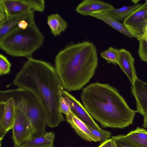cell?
<instances>
[{"instance_id":"603a6c76","label":"cell","mask_w":147,"mask_h":147,"mask_svg":"<svg viewBox=\"0 0 147 147\" xmlns=\"http://www.w3.org/2000/svg\"><path fill=\"white\" fill-rule=\"evenodd\" d=\"M87 125L92 134L98 138L100 142L101 143L109 139L111 137L112 133L110 132L102 129L101 130L96 129Z\"/></svg>"},{"instance_id":"7402d4cb","label":"cell","mask_w":147,"mask_h":147,"mask_svg":"<svg viewBox=\"0 0 147 147\" xmlns=\"http://www.w3.org/2000/svg\"><path fill=\"white\" fill-rule=\"evenodd\" d=\"M30 9L34 11L43 12L45 8V2L43 0H22Z\"/></svg>"},{"instance_id":"9c48e42d","label":"cell","mask_w":147,"mask_h":147,"mask_svg":"<svg viewBox=\"0 0 147 147\" xmlns=\"http://www.w3.org/2000/svg\"><path fill=\"white\" fill-rule=\"evenodd\" d=\"M61 95L69 103L73 113L79 118L93 129L97 130L102 129L94 121L85 107L63 88L61 90Z\"/></svg>"},{"instance_id":"8fae6325","label":"cell","mask_w":147,"mask_h":147,"mask_svg":"<svg viewBox=\"0 0 147 147\" xmlns=\"http://www.w3.org/2000/svg\"><path fill=\"white\" fill-rule=\"evenodd\" d=\"M131 92L136 100L137 113L147 115V83L138 78L132 85Z\"/></svg>"},{"instance_id":"30bf717a","label":"cell","mask_w":147,"mask_h":147,"mask_svg":"<svg viewBox=\"0 0 147 147\" xmlns=\"http://www.w3.org/2000/svg\"><path fill=\"white\" fill-rule=\"evenodd\" d=\"M114 8L111 4L100 0H84L81 2L76 9L80 14L90 16L94 13L109 12Z\"/></svg>"},{"instance_id":"5bb4252c","label":"cell","mask_w":147,"mask_h":147,"mask_svg":"<svg viewBox=\"0 0 147 147\" xmlns=\"http://www.w3.org/2000/svg\"><path fill=\"white\" fill-rule=\"evenodd\" d=\"M24 20H26L30 23L34 22V11L31 10L15 16L6 20L4 22L0 24V39L18 27V23Z\"/></svg>"},{"instance_id":"4316f807","label":"cell","mask_w":147,"mask_h":147,"mask_svg":"<svg viewBox=\"0 0 147 147\" xmlns=\"http://www.w3.org/2000/svg\"><path fill=\"white\" fill-rule=\"evenodd\" d=\"M137 40L139 41V44L147 47V25L146 26L142 36Z\"/></svg>"},{"instance_id":"83f0119b","label":"cell","mask_w":147,"mask_h":147,"mask_svg":"<svg viewBox=\"0 0 147 147\" xmlns=\"http://www.w3.org/2000/svg\"><path fill=\"white\" fill-rule=\"evenodd\" d=\"M98 147H115L112 138L109 139L101 143Z\"/></svg>"},{"instance_id":"44dd1931","label":"cell","mask_w":147,"mask_h":147,"mask_svg":"<svg viewBox=\"0 0 147 147\" xmlns=\"http://www.w3.org/2000/svg\"><path fill=\"white\" fill-rule=\"evenodd\" d=\"M119 51V49L110 47L107 50L101 52L100 55L107 61V63L116 65L118 64Z\"/></svg>"},{"instance_id":"3957f363","label":"cell","mask_w":147,"mask_h":147,"mask_svg":"<svg viewBox=\"0 0 147 147\" xmlns=\"http://www.w3.org/2000/svg\"><path fill=\"white\" fill-rule=\"evenodd\" d=\"M55 65L63 88L80 90L95 74L98 65L97 49L89 41L68 44L56 55Z\"/></svg>"},{"instance_id":"7a4b0ae2","label":"cell","mask_w":147,"mask_h":147,"mask_svg":"<svg viewBox=\"0 0 147 147\" xmlns=\"http://www.w3.org/2000/svg\"><path fill=\"white\" fill-rule=\"evenodd\" d=\"M81 98L91 117L104 127L124 129L132 124L137 113L116 89L108 84L89 85L82 90Z\"/></svg>"},{"instance_id":"4dcf8cb0","label":"cell","mask_w":147,"mask_h":147,"mask_svg":"<svg viewBox=\"0 0 147 147\" xmlns=\"http://www.w3.org/2000/svg\"><path fill=\"white\" fill-rule=\"evenodd\" d=\"M144 116L143 123L142 127L144 128H147V115H145Z\"/></svg>"},{"instance_id":"8992f818","label":"cell","mask_w":147,"mask_h":147,"mask_svg":"<svg viewBox=\"0 0 147 147\" xmlns=\"http://www.w3.org/2000/svg\"><path fill=\"white\" fill-rule=\"evenodd\" d=\"M12 129L14 147H18L23 142L33 138L34 134L28 119L22 111L17 108Z\"/></svg>"},{"instance_id":"6da1fadb","label":"cell","mask_w":147,"mask_h":147,"mask_svg":"<svg viewBox=\"0 0 147 147\" xmlns=\"http://www.w3.org/2000/svg\"><path fill=\"white\" fill-rule=\"evenodd\" d=\"M13 84L35 95L44 110L48 126L55 127L66 120L59 109L61 90L63 88L55 67L51 63L32 57L28 59Z\"/></svg>"},{"instance_id":"f546056e","label":"cell","mask_w":147,"mask_h":147,"mask_svg":"<svg viewBox=\"0 0 147 147\" xmlns=\"http://www.w3.org/2000/svg\"><path fill=\"white\" fill-rule=\"evenodd\" d=\"M26 20H22L18 23V27L22 29H25L31 23Z\"/></svg>"},{"instance_id":"277c9868","label":"cell","mask_w":147,"mask_h":147,"mask_svg":"<svg viewBox=\"0 0 147 147\" xmlns=\"http://www.w3.org/2000/svg\"><path fill=\"white\" fill-rule=\"evenodd\" d=\"M44 36L35 22L25 29L17 27L0 39V48L14 57H32L34 52L42 45Z\"/></svg>"},{"instance_id":"ac0fdd59","label":"cell","mask_w":147,"mask_h":147,"mask_svg":"<svg viewBox=\"0 0 147 147\" xmlns=\"http://www.w3.org/2000/svg\"><path fill=\"white\" fill-rule=\"evenodd\" d=\"M125 138L138 147H147V131L139 127L126 135Z\"/></svg>"},{"instance_id":"d6986e66","label":"cell","mask_w":147,"mask_h":147,"mask_svg":"<svg viewBox=\"0 0 147 147\" xmlns=\"http://www.w3.org/2000/svg\"><path fill=\"white\" fill-rule=\"evenodd\" d=\"M47 20L51 32L54 36L60 35L67 28V22L58 14H53L49 16Z\"/></svg>"},{"instance_id":"484cf974","label":"cell","mask_w":147,"mask_h":147,"mask_svg":"<svg viewBox=\"0 0 147 147\" xmlns=\"http://www.w3.org/2000/svg\"><path fill=\"white\" fill-rule=\"evenodd\" d=\"M59 109L60 112L66 116L72 112L69 103L62 96L60 100Z\"/></svg>"},{"instance_id":"1f68e13d","label":"cell","mask_w":147,"mask_h":147,"mask_svg":"<svg viewBox=\"0 0 147 147\" xmlns=\"http://www.w3.org/2000/svg\"><path fill=\"white\" fill-rule=\"evenodd\" d=\"M22 147V146H19L18 147Z\"/></svg>"},{"instance_id":"e0dca14e","label":"cell","mask_w":147,"mask_h":147,"mask_svg":"<svg viewBox=\"0 0 147 147\" xmlns=\"http://www.w3.org/2000/svg\"><path fill=\"white\" fill-rule=\"evenodd\" d=\"M55 138L54 133L47 132L42 136L23 142L19 146L23 147H54Z\"/></svg>"},{"instance_id":"4fadbf2b","label":"cell","mask_w":147,"mask_h":147,"mask_svg":"<svg viewBox=\"0 0 147 147\" xmlns=\"http://www.w3.org/2000/svg\"><path fill=\"white\" fill-rule=\"evenodd\" d=\"M66 118L67 121L81 138L89 142L100 141L98 138L92 134L88 128L87 125L72 112L66 116Z\"/></svg>"},{"instance_id":"52a82bcc","label":"cell","mask_w":147,"mask_h":147,"mask_svg":"<svg viewBox=\"0 0 147 147\" xmlns=\"http://www.w3.org/2000/svg\"><path fill=\"white\" fill-rule=\"evenodd\" d=\"M123 24L137 39L141 37L147 25V0L127 17Z\"/></svg>"},{"instance_id":"9a60e30c","label":"cell","mask_w":147,"mask_h":147,"mask_svg":"<svg viewBox=\"0 0 147 147\" xmlns=\"http://www.w3.org/2000/svg\"><path fill=\"white\" fill-rule=\"evenodd\" d=\"M8 20L31 10L22 0H0Z\"/></svg>"},{"instance_id":"ffe728a7","label":"cell","mask_w":147,"mask_h":147,"mask_svg":"<svg viewBox=\"0 0 147 147\" xmlns=\"http://www.w3.org/2000/svg\"><path fill=\"white\" fill-rule=\"evenodd\" d=\"M142 4L138 3L129 6H124L119 8H113L109 12L110 15L113 18L119 22L124 21L134 11Z\"/></svg>"},{"instance_id":"7c38bea8","label":"cell","mask_w":147,"mask_h":147,"mask_svg":"<svg viewBox=\"0 0 147 147\" xmlns=\"http://www.w3.org/2000/svg\"><path fill=\"white\" fill-rule=\"evenodd\" d=\"M134 59L129 52L125 49H119L118 64L127 77L132 85L138 79L134 65Z\"/></svg>"},{"instance_id":"2e32d148","label":"cell","mask_w":147,"mask_h":147,"mask_svg":"<svg viewBox=\"0 0 147 147\" xmlns=\"http://www.w3.org/2000/svg\"><path fill=\"white\" fill-rule=\"evenodd\" d=\"M92 16L100 20L130 38L137 37L131 34L123 24L116 20L109 14V12H102L93 13Z\"/></svg>"},{"instance_id":"5b68a950","label":"cell","mask_w":147,"mask_h":147,"mask_svg":"<svg viewBox=\"0 0 147 147\" xmlns=\"http://www.w3.org/2000/svg\"><path fill=\"white\" fill-rule=\"evenodd\" d=\"M10 98L13 99L16 108L22 111L30 121L34 131L33 138L44 135L47 125L45 113L33 94L20 87L0 91V102Z\"/></svg>"},{"instance_id":"cb8c5ba5","label":"cell","mask_w":147,"mask_h":147,"mask_svg":"<svg viewBox=\"0 0 147 147\" xmlns=\"http://www.w3.org/2000/svg\"><path fill=\"white\" fill-rule=\"evenodd\" d=\"M115 147H138L129 142L124 135H119L112 137Z\"/></svg>"},{"instance_id":"d4e9b609","label":"cell","mask_w":147,"mask_h":147,"mask_svg":"<svg viewBox=\"0 0 147 147\" xmlns=\"http://www.w3.org/2000/svg\"><path fill=\"white\" fill-rule=\"evenodd\" d=\"M11 64L7 58L3 55L0 54V75H2L9 73Z\"/></svg>"},{"instance_id":"ba28073f","label":"cell","mask_w":147,"mask_h":147,"mask_svg":"<svg viewBox=\"0 0 147 147\" xmlns=\"http://www.w3.org/2000/svg\"><path fill=\"white\" fill-rule=\"evenodd\" d=\"M16 107L12 98L0 102V140L8 131L12 129L15 115Z\"/></svg>"},{"instance_id":"f1b7e54d","label":"cell","mask_w":147,"mask_h":147,"mask_svg":"<svg viewBox=\"0 0 147 147\" xmlns=\"http://www.w3.org/2000/svg\"><path fill=\"white\" fill-rule=\"evenodd\" d=\"M6 20V17L4 8L0 3V24L3 23Z\"/></svg>"}]
</instances>
